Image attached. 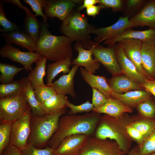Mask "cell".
Segmentation results:
<instances>
[{"label": "cell", "instance_id": "cell-1", "mask_svg": "<svg viewBox=\"0 0 155 155\" xmlns=\"http://www.w3.org/2000/svg\"><path fill=\"white\" fill-rule=\"evenodd\" d=\"M92 112L83 115H67L60 118L58 129L48 142V146L55 150L65 138L73 135L90 136L96 130L100 116Z\"/></svg>", "mask_w": 155, "mask_h": 155}, {"label": "cell", "instance_id": "cell-2", "mask_svg": "<svg viewBox=\"0 0 155 155\" xmlns=\"http://www.w3.org/2000/svg\"><path fill=\"white\" fill-rule=\"evenodd\" d=\"M48 27L43 22H41L40 33L36 42V52L53 62L72 58V44L74 41L65 35L52 34Z\"/></svg>", "mask_w": 155, "mask_h": 155}, {"label": "cell", "instance_id": "cell-3", "mask_svg": "<svg viewBox=\"0 0 155 155\" xmlns=\"http://www.w3.org/2000/svg\"><path fill=\"white\" fill-rule=\"evenodd\" d=\"M132 120L126 113L118 118L104 114L100 117L95 137L114 140L122 151L127 154L130 150L132 140L127 132V126Z\"/></svg>", "mask_w": 155, "mask_h": 155}, {"label": "cell", "instance_id": "cell-4", "mask_svg": "<svg viewBox=\"0 0 155 155\" xmlns=\"http://www.w3.org/2000/svg\"><path fill=\"white\" fill-rule=\"evenodd\" d=\"M67 108L52 114L42 116H33L31 121V131L28 144L42 149L49 142L57 131L60 117L66 112Z\"/></svg>", "mask_w": 155, "mask_h": 155}, {"label": "cell", "instance_id": "cell-5", "mask_svg": "<svg viewBox=\"0 0 155 155\" xmlns=\"http://www.w3.org/2000/svg\"><path fill=\"white\" fill-rule=\"evenodd\" d=\"M94 28L85 16L78 9H73L60 27V32L65 36L80 43L83 47L86 44L90 48L94 44L90 37Z\"/></svg>", "mask_w": 155, "mask_h": 155}, {"label": "cell", "instance_id": "cell-6", "mask_svg": "<svg viewBox=\"0 0 155 155\" xmlns=\"http://www.w3.org/2000/svg\"><path fill=\"white\" fill-rule=\"evenodd\" d=\"M30 107L24 93L16 96L0 98V123H13L23 117Z\"/></svg>", "mask_w": 155, "mask_h": 155}, {"label": "cell", "instance_id": "cell-7", "mask_svg": "<svg viewBox=\"0 0 155 155\" xmlns=\"http://www.w3.org/2000/svg\"><path fill=\"white\" fill-rule=\"evenodd\" d=\"M31 109L30 107L24 115L12 123L9 145L22 152L28 144L30 133Z\"/></svg>", "mask_w": 155, "mask_h": 155}, {"label": "cell", "instance_id": "cell-8", "mask_svg": "<svg viewBox=\"0 0 155 155\" xmlns=\"http://www.w3.org/2000/svg\"><path fill=\"white\" fill-rule=\"evenodd\" d=\"M77 155H125L115 141L90 137Z\"/></svg>", "mask_w": 155, "mask_h": 155}, {"label": "cell", "instance_id": "cell-9", "mask_svg": "<svg viewBox=\"0 0 155 155\" xmlns=\"http://www.w3.org/2000/svg\"><path fill=\"white\" fill-rule=\"evenodd\" d=\"M0 55L3 58L20 63L27 72L32 71L33 63L42 57L36 52L22 51L7 43L0 48Z\"/></svg>", "mask_w": 155, "mask_h": 155}, {"label": "cell", "instance_id": "cell-10", "mask_svg": "<svg viewBox=\"0 0 155 155\" xmlns=\"http://www.w3.org/2000/svg\"><path fill=\"white\" fill-rule=\"evenodd\" d=\"M115 45L105 47L96 43L93 51L94 59L101 64L113 76L123 73L116 58Z\"/></svg>", "mask_w": 155, "mask_h": 155}, {"label": "cell", "instance_id": "cell-11", "mask_svg": "<svg viewBox=\"0 0 155 155\" xmlns=\"http://www.w3.org/2000/svg\"><path fill=\"white\" fill-rule=\"evenodd\" d=\"M136 27L129 20V16L120 17L114 24L109 26L94 28L92 34L96 36L94 39L97 43L110 40L119 35L127 29Z\"/></svg>", "mask_w": 155, "mask_h": 155}, {"label": "cell", "instance_id": "cell-12", "mask_svg": "<svg viewBox=\"0 0 155 155\" xmlns=\"http://www.w3.org/2000/svg\"><path fill=\"white\" fill-rule=\"evenodd\" d=\"M76 6L75 0H46L43 10L47 18L63 21Z\"/></svg>", "mask_w": 155, "mask_h": 155}, {"label": "cell", "instance_id": "cell-13", "mask_svg": "<svg viewBox=\"0 0 155 155\" xmlns=\"http://www.w3.org/2000/svg\"><path fill=\"white\" fill-rule=\"evenodd\" d=\"M90 136L78 134L65 139L55 150L54 155H77Z\"/></svg>", "mask_w": 155, "mask_h": 155}, {"label": "cell", "instance_id": "cell-14", "mask_svg": "<svg viewBox=\"0 0 155 155\" xmlns=\"http://www.w3.org/2000/svg\"><path fill=\"white\" fill-rule=\"evenodd\" d=\"M142 42L138 40L127 39L118 42L127 57L135 64L139 71L147 79L141 61Z\"/></svg>", "mask_w": 155, "mask_h": 155}, {"label": "cell", "instance_id": "cell-15", "mask_svg": "<svg viewBox=\"0 0 155 155\" xmlns=\"http://www.w3.org/2000/svg\"><path fill=\"white\" fill-rule=\"evenodd\" d=\"M95 46V43L90 49H86L80 43L77 42L75 45V49L78 52V55L72 61L71 65L83 67L87 72L94 74L100 65V63L92 57L93 51Z\"/></svg>", "mask_w": 155, "mask_h": 155}, {"label": "cell", "instance_id": "cell-16", "mask_svg": "<svg viewBox=\"0 0 155 155\" xmlns=\"http://www.w3.org/2000/svg\"><path fill=\"white\" fill-rule=\"evenodd\" d=\"M116 58L122 73L132 80L142 84L146 79L138 71L135 64L125 54L118 43L115 45Z\"/></svg>", "mask_w": 155, "mask_h": 155}, {"label": "cell", "instance_id": "cell-17", "mask_svg": "<svg viewBox=\"0 0 155 155\" xmlns=\"http://www.w3.org/2000/svg\"><path fill=\"white\" fill-rule=\"evenodd\" d=\"M3 2L17 5L23 9L26 13L24 30L36 42L38 39L40 32V22L28 7L23 5L19 0H4Z\"/></svg>", "mask_w": 155, "mask_h": 155}, {"label": "cell", "instance_id": "cell-18", "mask_svg": "<svg viewBox=\"0 0 155 155\" xmlns=\"http://www.w3.org/2000/svg\"><path fill=\"white\" fill-rule=\"evenodd\" d=\"M107 81L112 91L117 94H122L133 90H144L141 84L123 73L113 76Z\"/></svg>", "mask_w": 155, "mask_h": 155}, {"label": "cell", "instance_id": "cell-19", "mask_svg": "<svg viewBox=\"0 0 155 155\" xmlns=\"http://www.w3.org/2000/svg\"><path fill=\"white\" fill-rule=\"evenodd\" d=\"M142 65L148 79H154L155 73V42H142Z\"/></svg>", "mask_w": 155, "mask_h": 155}, {"label": "cell", "instance_id": "cell-20", "mask_svg": "<svg viewBox=\"0 0 155 155\" xmlns=\"http://www.w3.org/2000/svg\"><path fill=\"white\" fill-rule=\"evenodd\" d=\"M132 108L122 101L111 97L108 98L106 103L102 106L94 108L92 112L104 113L115 118L120 117L126 113H132Z\"/></svg>", "mask_w": 155, "mask_h": 155}, {"label": "cell", "instance_id": "cell-21", "mask_svg": "<svg viewBox=\"0 0 155 155\" xmlns=\"http://www.w3.org/2000/svg\"><path fill=\"white\" fill-rule=\"evenodd\" d=\"M1 35L7 43L15 44L30 52L36 51V42L24 30L20 29L7 33H2Z\"/></svg>", "mask_w": 155, "mask_h": 155}, {"label": "cell", "instance_id": "cell-22", "mask_svg": "<svg viewBox=\"0 0 155 155\" xmlns=\"http://www.w3.org/2000/svg\"><path fill=\"white\" fill-rule=\"evenodd\" d=\"M79 67L73 65L67 74L61 76L57 80L53 82L52 86L57 94L69 95L75 98L76 94L74 87V78Z\"/></svg>", "mask_w": 155, "mask_h": 155}, {"label": "cell", "instance_id": "cell-23", "mask_svg": "<svg viewBox=\"0 0 155 155\" xmlns=\"http://www.w3.org/2000/svg\"><path fill=\"white\" fill-rule=\"evenodd\" d=\"M127 39L138 40L142 42L147 41L155 42V30L150 28L144 31H136L129 28L113 38L104 41V44L111 46Z\"/></svg>", "mask_w": 155, "mask_h": 155}, {"label": "cell", "instance_id": "cell-24", "mask_svg": "<svg viewBox=\"0 0 155 155\" xmlns=\"http://www.w3.org/2000/svg\"><path fill=\"white\" fill-rule=\"evenodd\" d=\"M130 20L136 26H146L155 30V0L148 1Z\"/></svg>", "mask_w": 155, "mask_h": 155}, {"label": "cell", "instance_id": "cell-25", "mask_svg": "<svg viewBox=\"0 0 155 155\" xmlns=\"http://www.w3.org/2000/svg\"><path fill=\"white\" fill-rule=\"evenodd\" d=\"M80 73L84 80L92 88H95L103 94L107 98L112 97L113 92L109 87L105 77L86 71L80 67Z\"/></svg>", "mask_w": 155, "mask_h": 155}, {"label": "cell", "instance_id": "cell-26", "mask_svg": "<svg viewBox=\"0 0 155 155\" xmlns=\"http://www.w3.org/2000/svg\"><path fill=\"white\" fill-rule=\"evenodd\" d=\"M151 95L144 90H136L122 94L113 92L112 97L122 101L132 108L136 107L140 103L152 98Z\"/></svg>", "mask_w": 155, "mask_h": 155}, {"label": "cell", "instance_id": "cell-27", "mask_svg": "<svg viewBox=\"0 0 155 155\" xmlns=\"http://www.w3.org/2000/svg\"><path fill=\"white\" fill-rule=\"evenodd\" d=\"M21 80L23 84V93L31 109L32 116H42L46 115L41 108L40 104L37 100L34 94V89L27 78H23Z\"/></svg>", "mask_w": 155, "mask_h": 155}, {"label": "cell", "instance_id": "cell-28", "mask_svg": "<svg viewBox=\"0 0 155 155\" xmlns=\"http://www.w3.org/2000/svg\"><path fill=\"white\" fill-rule=\"evenodd\" d=\"M72 58H67L49 63L47 65V75L46 84L52 86L53 79L59 73L62 72L64 74L69 73L71 65Z\"/></svg>", "mask_w": 155, "mask_h": 155}, {"label": "cell", "instance_id": "cell-29", "mask_svg": "<svg viewBox=\"0 0 155 155\" xmlns=\"http://www.w3.org/2000/svg\"><path fill=\"white\" fill-rule=\"evenodd\" d=\"M47 60L46 58L42 57L37 60L35 62V67L27 77L34 90L38 86L45 84L43 78L46 75Z\"/></svg>", "mask_w": 155, "mask_h": 155}, {"label": "cell", "instance_id": "cell-30", "mask_svg": "<svg viewBox=\"0 0 155 155\" xmlns=\"http://www.w3.org/2000/svg\"><path fill=\"white\" fill-rule=\"evenodd\" d=\"M68 100L65 95L56 94L41 104L40 106L46 114H52L67 108L66 104Z\"/></svg>", "mask_w": 155, "mask_h": 155}, {"label": "cell", "instance_id": "cell-31", "mask_svg": "<svg viewBox=\"0 0 155 155\" xmlns=\"http://www.w3.org/2000/svg\"><path fill=\"white\" fill-rule=\"evenodd\" d=\"M138 117V119H133L129 124L141 133L146 139L155 128V119L145 118L142 116L140 118Z\"/></svg>", "mask_w": 155, "mask_h": 155}, {"label": "cell", "instance_id": "cell-32", "mask_svg": "<svg viewBox=\"0 0 155 155\" xmlns=\"http://www.w3.org/2000/svg\"><path fill=\"white\" fill-rule=\"evenodd\" d=\"M22 81H14L13 82L0 85V98L16 96L23 93Z\"/></svg>", "mask_w": 155, "mask_h": 155}, {"label": "cell", "instance_id": "cell-33", "mask_svg": "<svg viewBox=\"0 0 155 155\" xmlns=\"http://www.w3.org/2000/svg\"><path fill=\"white\" fill-rule=\"evenodd\" d=\"M25 69L24 67H18L7 63H0V82L7 84L13 82L14 76L19 72Z\"/></svg>", "mask_w": 155, "mask_h": 155}, {"label": "cell", "instance_id": "cell-34", "mask_svg": "<svg viewBox=\"0 0 155 155\" xmlns=\"http://www.w3.org/2000/svg\"><path fill=\"white\" fill-rule=\"evenodd\" d=\"M34 91L36 97L40 104L57 94L52 86L45 84L36 87Z\"/></svg>", "mask_w": 155, "mask_h": 155}, {"label": "cell", "instance_id": "cell-35", "mask_svg": "<svg viewBox=\"0 0 155 155\" xmlns=\"http://www.w3.org/2000/svg\"><path fill=\"white\" fill-rule=\"evenodd\" d=\"M13 123L1 122L0 124V154L9 143Z\"/></svg>", "mask_w": 155, "mask_h": 155}, {"label": "cell", "instance_id": "cell-36", "mask_svg": "<svg viewBox=\"0 0 155 155\" xmlns=\"http://www.w3.org/2000/svg\"><path fill=\"white\" fill-rule=\"evenodd\" d=\"M3 1H0V25L3 28H0L2 33H7L16 30L20 29L16 24L9 20L6 17L4 10Z\"/></svg>", "mask_w": 155, "mask_h": 155}, {"label": "cell", "instance_id": "cell-37", "mask_svg": "<svg viewBox=\"0 0 155 155\" xmlns=\"http://www.w3.org/2000/svg\"><path fill=\"white\" fill-rule=\"evenodd\" d=\"M136 108L142 116L155 119V104L151 98L140 103Z\"/></svg>", "mask_w": 155, "mask_h": 155}, {"label": "cell", "instance_id": "cell-38", "mask_svg": "<svg viewBox=\"0 0 155 155\" xmlns=\"http://www.w3.org/2000/svg\"><path fill=\"white\" fill-rule=\"evenodd\" d=\"M46 0H24V3L30 5L36 17L40 16L43 19V22L48 26L47 18L43 13V9Z\"/></svg>", "mask_w": 155, "mask_h": 155}, {"label": "cell", "instance_id": "cell-39", "mask_svg": "<svg viewBox=\"0 0 155 155\" xmlns=\"http://www.w3.org/2000/svg\"><path fill=\"white\" fill-rule=\"evenodd\" d=\"M66 107L70 109L68 111V114L69 115H75L78 113L89 112L92 111L94 108L92 103L89 100L81 104L75 105L70 102L68 100L66 103Z\"/></svg>", "mask_w": 155, "mask_h": 155}, {"label": "cell", "instance_id": "cell-40", "mask_svg": "<svg viewBox=\"0 0 155 155\" xmlns=\"http://www.w3.org/2000/svg\"><path fill=\"white\" fill-rule=\"evenodd\" d=\"M138 147L139 155H146L155 152V128L143 143Z\"/></svg>", "mask_w": 155, "mask_h": 155}, {"label": "cell", "instance_id": "cell-41", "mask_svg": "<svg viewBox=\"0 0 155 155\" xmlns=\"http://www.w3.org/2000/svg\"><path fill=\"white\" fill-rule=\"evenodd\" d=\"M55 150L48 146L45 148H38L31 144H28L22 152V155H54Z\"/></svg>", "mask_w": 155, "mask_h": 155}, {"label": "cell", "instance_id": "cell-42", "mask_svg": "<svg viewBox=\"0 0 155 155\" xmlns=\"http://www.w3.org/2000/svg\"><path fill=\"white\" fill-rule=\"evenodd\" d=\"M92 104L94 108L100 107L105 104L108 98L102 93L95 88H92Z\"/></svg>", "mask_w": 155, "mask_h": 155}, {"label": "cell", "instance_id": "cell-43", "mask_svg": "<svg viewBox=\"0 0 155 155\" xmlns=\"http://www.w3.org/2000/svg\"><path fill=\"white\" fill-rule=\"evenodd\" d=\"M98 3L102 9L110 8L114 11L121 10L123 6V1L121 0H98Z\"/></svg>", "mask_w": 155, "mask_h": 155}, {"label": "cell", "instance_id": "cell-44", "mask_svg": "<svg viewBox=\"0 0 155 155\" xmlns=\"http://www.w3.org/2000/svg\"><path fill=\"white\" fill-rule=\"evenodd\" d=\"M127 130L130 137L137 143L139 146L141 145L146 140V138L141 133L129 124L127 126Z\"/></svg>", "mask_w": 155, "mask_h": 155}, {"label": "cell", "instance_id": "cell-45", "mask_svg": "<svg viewBox=\"0 0 155 155\" xmlns=\"http://www.w3.org/2000/svg\"><path fill=\"white\" fill-rule=\"evenodd\" d=\"M141 85L144 90L155 97V79H145L144 82Z\"/></svg>", "mask_w": 155, "mask_h": 155}, {"label": "cell", "instance_id": "cell-46", "mask_svg": "<svg viewBox=\"0 0 155 155\" xmlns=\"http://www.w3.org/2000/svg\"><path fill=\"white\" fill-rule=\"evenodd\" d=\"M0 155H22V152L16 147L9 145Z\"/></svg>", "mask_w": 155, "mask_h": 155}, {"label": "cell", "instance_id": "cell-47", "mask_svg": "<svg viewBox=\"0 0 155 155\" xmlns=\"http://www.w3.org/2000/svg\"><path fill=\"white\" fill-rule=\"evenodd\" d=\"M102 8L100 5H93L86 8V13L87 15L95 17L98 15Z\"/></svg>", "mask_w": 155, "mask_h": 155}, {"label": "cell", "instance_id": "cell-48", "mask_svg": "<svg viewBox=\"0 0 155 155\" xmlns=\"http://www.w3.org/2000/svg\"><path fill=\"white\" fill-rule=\"evenodd\" d=\"M126 2L127 7L133 9L140 7L143 4L144 1L141 0H129Z\"/></svg>", "mask_w": 155, "mask_h": 155}, {"label": "cell", "instance_id": "cell-49", "mask_svg": "<svg viewBox=\"0 0 155 155\" xmlns=\"http://www.w3.org/2000/svg\"><path fill=\"white\" fill-rule=\"evenodd\" d=\"M98 3V0H84L83 1L82 5L78 7L77 9L79 11L90 6L94 5Z\"/></svg>", "mask_w": 155, "mask_h": 155}, {"label": "cell", "instance_id": "cell-50", "mask_svg": "<svg viewBox=\"0 0 155 155\" xmlns=\"http://www.w3.org/2000/svg\"><path fill=\"white\" fill-rule=\"evenodd\" d=\"M128 155H139V147H135L130 150Z\"/></svg>", "mask_w": 155, "mask_h": 155}, {"label": "cell", "instance_id": "cell-51", "mask_svg": "<svg viewBox=\"0 0 155 155\" xmlns=\"http://www.w3.org/2000/svg\"><path fill=\"white\" fill-rule=\"evenodd\" d=\"M146 155H155V152Z\"/></svg>", "mask_w": 155, "mask_h": 155}, {"label": "cell", "instance_id": "cell-52", "mask_svg": "<svg viewBox=\"0 0 155 155\" xmlns=\"http://www.w3.org/2000/svg\"><path fill=\"white\" fill-rule=\"evenodd\" d=\"M154 79H155V76H154Z\"/></svg>", "mask_w": 155, "mask_h": 155}]
</instances>
